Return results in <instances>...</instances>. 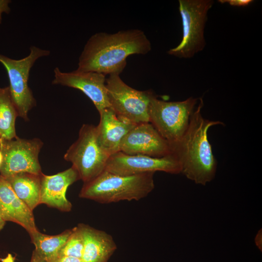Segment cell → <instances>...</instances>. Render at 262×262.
<instances>
[{
	"instance_id": "obj_8",
	"label": "cell",
	"mask_w": 262,
	"mask_h": 262,
	"mask_svg": "<svg viewBox=\"0 0 262 262\" xmlns=\"http://www.w3.org/2000/svg\"><path fill=\"white\" fill-rule=\"evenodd\" d=\"M111 107L120 119L134 124L149 122V106L156 95L151 90L139 91L125 83L118 74H111L106 80Z\"/></svg>"
},
{
	"instance_id": "obj_18",
	"label": "cell",
	"mask_w": 262,
	"mask_h": 262,
	"mask_svg": "<svg viewBox=\"0 0 262 262\" xmlns=\"http://www.w3.org/2000/svg\"><path fill=\"white\" fill-rule=\"evenodd\" d=\"M72 232V229L55 235L36 231L30 235L35 246L33 251L44 262H54Z\"/></svg>"
},
{
	"instance_id": "obj_6",
	"label": "cell",
	"mask_w": 262,
	"mask_h": 262,
	"mask_svg": "<svg viewBox=\"0 0 262 262\" xmlns=\"http://www.w3.org/2000/svg\"><path fill=\"white\" fill-rule=\"evenodd\" d=\"M109 156L98 142L96 126L85 124L79 131L77 140L67 150L64 158L71 163L84 183L105 171Z\"/></svg>"
},
{
	"instance_id": "obj_19",
	"label": "cell",
	"mask_w": 262,
	"mask_h": 262,
	"mask_svg": "<svg viewBox=\"0 0 262 262\" xmlns=\"http://www.w3.org/2000/svg\"><path fill=\"white\" fill-rule=\"evenodd\" d=\"M18 116L9 86L0 87V137L10 140L17 137L15 122Z\"/></svg>"
},
{
	"instance_id": "obj_4",
	"label": "cell",
	"mask_w": 262,
	"mask_h": 262,
	"mask_svg": "<svg viewBox=\"0 0 262 262\" xmlns=\"http://www.w3.org/2000/svg\"><path fill=\"white\" fill-rule=\"evenodd\" d=\"M197 102L198 98L193 97L182 101H166L158 99L155 95L149 104V122L172 145L187 130Z\"/></svg>"
},
{
	"instance_id": "obj_16",
	"label": "cell",
	"mask_w": 262,
	"mask_h": 262,
	"mask_svg": "<svg viewBox=\"0 0 262 262\" xmlns=\"http://www.w3.org/2000/svg\"><path fill=\"white\" fill-rule=\"evenodd\" d=\"M77 226L83 241L82 262H107L116 248L113 237L88 225L80 223Z\"/></svg>"
},
{
	"instance_id": "obj_21",
	"label": "cell",
	"mask_w": 262,
	"mask_h": 262,
	"mask_svg": "<svg viewBox=\"0 0 262 262\" xmlns=\"http://www.w3.org/2000/svg\"><path fill=\"white\" fill-rule=\"evenodd\" d=\"M221 3H228L230 6L235 7H245L249 5L253 0H219Z\"/></svg>"
},
{
	"instance_id": "obj_14",
	"label": "cell",
	"mask_w": 262,
	"mask_h": 262,
	"mask_svg": "<svg viewBox=\"0 0 262 262\" xmlns=\"http://www.w3.org/2000/svg\"><path fill=\"white\" fill-rule=\"evenodd\" d=\"M0 214L6 222L22 227L29 235L38 230L33 211L18 197L7 180L0 175Z\"/></svg>"
},
{
	"instance_id": "obj_15",
	"label": "cell",
	"mask_w": 262,
	"mask_h": 262,
	"mask_svg": "<svg viewBox=\"0 0 262 262\" xmlns=\"http://www.w3.org/2000/svg\"><path fill=\"white\" fill-rule=\"evenodd\" d=\"M98 113L100 120L96 126L98 139L102 148L110 156L120 151L122 140L135 124L119 118L111 107Z\"/></svg>"
},
{
	"instance_id": "obj_26",
	"label": "cell",
	"mask_w": 262,
	"mask_h": 262,
	"mask_svg": "<svg viewBox=\"0 0 262 262\" xmlns=\"http://www.w3.org/2000/svg\"><path fill=\"white\" fill-rule=\"evenodd\" d=\"M30 262H44L33 251Z\"/></svg>"
},
{
	"instance_id": "obj_24",
	"label": "cell",
	"mask_w": 262,
	"mask_h": 262,
	"mask_svg": "<svg viewBox=\"0 0 262 262\" xmlns=\"http://www.w3.org/2000/svg\"><path fill=\"white\" fill-rule=\"evenodd\" d=\"M254 241L257 247L262 250V229H260L257 232L255 239Z\"/></svg>"
},
{
	"instance_id": "obj_3",
	"label": "cell",
	"mask_w": 262,
	"mask_h": 262,
	"mask_svg": "<svg viewBox=\"0 0 262 262\" xmlns=\"http://www.w3.org/2000/svg\"><path fill=\"white\" fill-rule=\"evenodd\" d=\"M154 174L121 176L104 171L94 180L83 183L79 196L102 204L138 201L154 189Z\"/></svg>"
},
{
	"instance_id": "obj_5",
	"label": "cell",
	"mask_w": 262,
	"mask_h": 262,
	"mask_svg": "<svg viewBox=\"0 0 262 262\" xmlns=\"http://www.w3.org/2000/svg\"><path fill=\"white\" fill-rule=\"evenodd\" d=\"M212 0H179V10L182 27L180 43L167 53L180 58L188 59L202 51L206 46L204 28Z\"/></svg>"
},
{
	"instance_id": "obj_2",
	"label": "cell",
	"mask_w": 262,
	"mask_h": 262,
	"mask_svg": "<svg viewBox=\"0 0 262 262\" xmlns=\"http://www.w3.org/2000/svg\"><path fill=\"white\" fill-rule=\"evenodd\" d=\"M198 99L187 130L178 142L170 146L180 164V173L196 184L205 185L214 179L217 167L208 131L211 127L224 124L204 118L201 113L203 100Z\"/></svg>"
},
{
	"instance_id": "obj_13",
	"label": "cell",
	"mask_w": 262,
	"mask_h": 262,
	"mask_svg": "<svg viewBox=\"0 0 262 262\" xmlns=\"http://www.w3.org/2000/svg\"><path fill=\"white\" fill-rule=\"evenodd\" d=\"M80 180L79 175L72 166L53 175H41L40 204H46L62 212H68L72 204L66 197L67 188Z\"/></svg>"
},
{
	"instance_id": "obj_17",
	"label": "cell",
	"mask_w": 262,
	"mask_h": 262,
	"mask_svg": "<svg viewBox=\"0 0 262 262\" xmlns=\"http://www.w3.org/2000/svg\"><path fill=\"white\" fill-rule=\"evenodd\" d=\"M41 174L22 172L5 178L18 197L32 211L40 204Z\"/></svg>"
},
{
	"instance_id": "obj_7",
	"label": "cell",
	"mask_w": 262,
	"mask_h": 262,
	"mask_svg": "<svg viewBox=\"0 0 262 262\" xmlns=\"http://www.w3.org/2000/svg\"><path fill=\"white\" fill-rule=\"evenodd\" d=\"M26 57L16 60L0 53V63L7 71L12 99L16 108L18 116L28 121L29 111L36 105L33 92L28 85L30 72L35 62L39 58L47 56L50 51L36 46L30 48Z\"/></svg>"
},
{
	"instance_id": "obj_20",
	"label": "cell",
	"mask_w": 262,
	"mask_h": 262,
	"mask_svg": "<svg viewBox=\"0 0 262 262\" xmlns=\"http://www.w3.org/2000/svg\"><path fill=\"white\" fill-rule=\"evenodd\" d=\"M83 249V241L78 227L72 229V232L62 248L59 256H65L81 259Z\"/></svg>"
},
{
	"instance_id": "obj_11",
	"label": "cell",
	"mask_w": 262,
	"mask_h": 262,
	"mask_svg": "<svg viewBox=\"0 0 262 262\" xmlns=\"http://www.w3.org/2000/svg\"><path fill=\"white\" fill-rule=\"evenodd\" d=\"M120 151L155 158L172 154L170 144L150 122L135 125L122 140Z\"/></svg>"
},
{
	"instance_id": "obj_28",
	"label": "cell",
	"mask_w": 262,
	"mask_h": 262,
	"mask_svg": "<svg viewBox=\"0 0 262 262\" xmlns=\"http://www.w3.org/2000/svg\"><path fill=\"white\" fill-rule=\"evenodd\" d=\"M6 223V221L2 218L0 214V231L3 228Z\"/></svg>"
},
{
	"instance_id": "obj_10",
	"label": "cell",
	"mask_w": 262,
	"mask_h": 262,
	"mask_svg": "<svg viewBox=\"0 0 262 262\" xmlns=\"http://www.w3.org/2000/svg\"><path fill=\"white\" fill-rule=\"evenodd\" d=\"M105 171L121 176L156 171L178 174L181 173V167L178 160L173 153L164 157L155 158L142 155H129L118 151L109 156Z\"/></svg>"
},
{
	"instance_id": "obj_9",
	"label": "cell",
	"mask_w": 262,
	"mask_h": 262,
	"mask_svg": "<svg viewBox=\"0 0 262 262\" xmlns=\"http://www.w3.org/2000/svg\"><path fill=\"white\" fill-rule=\"evenodd\" d=\"M43 145L39 138L31 139L18 136L2 139L3 160L0 175L4 178L22 172L36 175L42 173L38 156Z\"/></svg>"
},
{
	"instance_id": "obj_25",
	"label": "cell",
	"mask_w": 262,
	"mask_h": 262,
	"mask_svg": "<svg viewBox=\"0 0 262 262\" xmlns=\"http://www.w3.org/2000/svg\"><path fill=\"white\" fill-rule=\"evenodd\" d=\"M15 257H13V255L8 253L7 256L4 258H0V261L1 262H15Z\"/></svg>"
},
{
	"instance_id": "obj_12",
	"label": "cell",
	"mask_w": 262,
	"mask_h": 262,
	"mask_svg": "<svg viewBox=\"0 0 262 262\" xmlns=\"http://www.w3.org/2000/svg\"><path fill=\"white\" fill-rule=\"evenodd\" d=\"M106 75L95 72H85L77 69L62 72L56 67L54 69L52 84L61 85L79 89L93 102L99 112L110 107L107 88Z\"/></svg>"
},
{
	"instance_id": "obj_23",
	"label": "cell",
	"mask_w": 262,
	"mask_h": 262,
	"mask_svg": "<svg viewBox=\"0 0 262 262\" xmlns=\"http://www.w3.org/2000/svg\"><path fill=\"white\" fill-rule=\"evenodd\" d=\"M54 262H82L81 259L70 257L61 256H59Z\"/></svg>"
},
{
	"instance_id": "obj_1",
	"label": "cell",
	"mask_w": 262,
	"mask_h": 262,
	"mask_svg": "<svg viewBox=\"0 0 262 262\" xmlns=\"http://www.w3.org/2000/svg\"><path fill=\"white\" fill-rule=\"evenodd\" d=\"M151 49L150 41L141 30H122L114 33H97L85 44L77 69L105 75H119L129 56L146 54Z\"/></svg>"
},
{
	"instance_id": "obj_27",
	"label": "cell",
	"mask_w": 262,
	"mask_h": 262,
	"mask_svg": "<svg viewBox=\"0 0 262 262\" xmlns=\"http://www.w3.org/2000/svg\"><path fill=\"white\" fill-rule=\"evenodd\" d=\"M3 160L2 154V138L0 137V170Z\"/></svg>"
},
{
	"instance_id": "obj_22",
	"label": "cell",
	"mask_w": 262,
	"mask_h": 262,
	"mask_svg": "<svg viewBox=\"0 0 262 262\" xmlns=\"http://www.w3.org/2000/svg\"><path fill=\"white\" fill-rule=\"evenodd\" d=\"M11 2L10 0H0V24L2 22V15L3 13L9 14L11 9L9 4Z\"/></svg>"
}]
</instances>
